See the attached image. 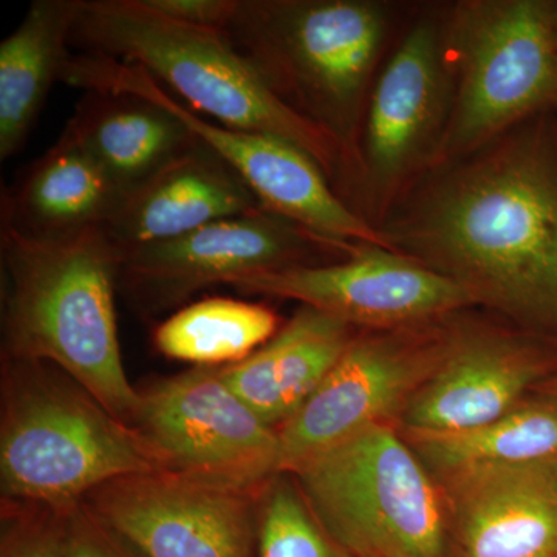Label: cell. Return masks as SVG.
I'll return each instance as SVG.
<instances>
[{
    "label": "cell",
    "instance_id": "obj_28",
    "mask_svg": "<svg viewBox=\"0 0 557 557\" xmlns=\"http://www.w3.org/2000/svg\"><path fill=\"white\" fill-rule=\"evenodd\" d=\"M548 394H552L553 397L557 398V373L555 375V380H552V383H549Z\"/></svg>",
    "mask_w": 557,
    "mask_h": 557
},
{
    "label": "cell",
    "instance_id": "obj_14",
    "mask_svg": "<svg viewBox=\"0 0 557 557\" xmlns=\"http://www.w3.org/2000/svg\"><path fill=\"white\" fill-rule=\"evenodd\" d=\"M542 343L547 341L500 333L450 339L403 410V428L461 432L504 417L557 369L555 354Z\"/></svg>",
    "mask_w": 557,
    "mask_h": 557
},
{
    "label": "cell",
    "instance_id": "obj_22",
    "mask_svg": "<svg viewBox=\"0 0 557 557\" xmlns=\"http://www.w3.org/2000/svg\"><path fill=\"white\" fill-rule=\"evenodd\" d=\"M410 448L435 479L480 469L557 461V398H527L485 426L461 432L406 431Z\"/></svg>",
    "mask_w": 557,
    "mask_h": 557
},
{
    "label": "cell",
    "instance_id": "obj_12",
    "mask_svg": "<svg viewBox=\"0 0 557 557\" xmlns=\"http://www.w3.org/2000/svg\"><path fill=\"white\" fill-rule=\"evenodd\" d=\"M231 287L248 295L298 300L351 327H403L475 304L453 278L373 245L355 248L338 262L255 274Z\"/></svg>",
    "mask_w": 557,
    "mask_h": 557
},
{
    "label": "cell",
    "instance_id": "obj_9",
    "mask_svg": "<svg viewBox=\"0 0 557 557\" xmlns=\"http://www.w3.org/2000/svg\"><path fill=\"white\" fill-rule=\"evenodd\" d=\"M132 429L163 471L239 487L281 474L276 429L234 394L222 368L196 366L138 388Z\"/></svg>",
    "mask_w": 557,
    "mask_h": 557
},
{
    "label": "cell",
    "instance_id": "obj_4",
    "mask_svg": "<svg viewBox=\"0 0 557 557\" xmlns=\"http://www.w3.org/2000/svg\"><path fill=\"white\" fill-rule=\"evenodd\" d=\"M163 471L152 450L64 370L2 358L0 494L65 508L110 480Z\"/></svg>",
    "mask_w": 557,
    "mask_h": 557
},
{
    "label": "cell",
    "instance_id": "obj_20",
    "mask_svg": "<svg viewBox=\"0 0 557 557\" xmlns=\"http://www.w3.org/2000/svg\"><path fill=\"white\" fill-rule=\"evenodd\" d=\"M65 127L124 196L200 145L171 110L115 91H86Z\"/></svg>",
    "mask_w": 557,
    "mask_h": 557
},
{
    "label": "cell",
    "instance_id": "obj_5",
    "mask_svg": "<svg viewBox=\"0 0 557 557\" xmlns=\"http://www.w3.org/2000/svg\"><path fill=\"white\" fill-rule=\"evenodd\" d=\"M223 35L274 95L354 159L366 87L384 39L359 0H236Z\"/></svg>",
    "mask_w": 557,
    "mask_h": 557
},
{
    "label": "cell",
    "instance_id": "obj_25",
    "mask_svg": "<svg viewBox=\"0 0 557 557\" xmlns=\"http://www.w3.org/2000/svg\"><path fill=\"white\" fill-rule=\"evenodd\" d=\"M0 557H65L61 509L2 498Z\"/></svg>",
    "mask_w": 557,
    "mask_h": 557
},
{
    "label": "cell",
    "instance_id": "obj_17",
    "mask_svg": "<svg viewBox=\"0 0 557 557\" xmlns=\"http://www.w3.org/2000/svg\"><path fill=\"white\" fill-rule=\"evenodd\" d=\"M437 33L418 25L376 83L366 124V168L373 183L391 185L426 148L445 104V70Z\"/></svg>",
    "mask_w": 557,
    "mask_h": 557
},
{
    "label": "cell",
    "instance_id": "obj_13",
    "mask_svg": "<svg viewBox=\"0 0 557 557\" xmlns=\"http://www.w3.org/2000/svg\"><path fill=\"white\" fill-rule=\"evenodd\" d=\"M445 344L357 336L317 391L277 429L281 472H292L344 440L401 417Z\"/></svg>",
    "mask_w": 557,
    "mask_h": 557
},
{
    "label": "cell",
    "instance_id": "obj_1",
    "mask_svg": "<svg viewBox=\"0 0 557 557\" xmlns=\"http://www.w3.org/2000/svg\"><path fill=\"white\" fill-rule=\"evenodd\" d=\"M519 126L432 182L387 240L557 344V135Z\"/></svg>",
    "mask_w": 557,
    "mask_h": 557
},
{
    "label": "cell",
    "instance_id": "obj_18",
    "mask_svg": "<svg viewBox=\"0 0 557 557\" xmlns=\"http://www.w3.org/2000/svg\"><path fill=\"white\" fill-rule=\"evenodd\" d=\"M123 190L65 127L46 153L3 189L0 225L32 239H61L104 228Z\"/></svg>",
    "mask_w": 557,
    "mask_h": 557
},
{
    "label": "cell",
    "instance_id": "obj_24",
    "mask_svg": "<svg viewBox=\"0 0 557 557\" xmlns=\"http://www.w3.org/2000/svg\"><path fill=\"white\" fill-rule=\"evenodd\" d=\"M256 557H355L311 511L293 475H274L260 496Z\"/></svg>",
    "mask_w": 557,
    "mask_h": 557
},
{
    "label": "cell",
    "instance_id": "obj_2",
    "mask_svg": "<svg viewBox=\"0 0 557 557\" xmlns=\"http://www.w3.org/2000/svg\"><path fill=\"white\" fill-rule=\"evenodd\" d=\"M120 258L102 228L32 239L0 225L2 358L58 366L132 429L138 388L121 357Z\"/></svg>",
    "mask_w": 557,
    "mask_h": 557
},
{
    "label": "cell",
    "instance_id": "obj_3",
    "mask_svg": "<svg viewBox=\"0 0 557 557\" xmlns=\"http://www.w3.org/2000/svg\"><path fill=\"white\" fill-rule=\"evenodd\" d=\"M72 47L145 69L188 108L222 126L298 146L332 185L350 168L338 143L278 100L223 32L178 24L143 0H84Z\"/></svg>",
    "mask_w": 557,
    "mask_h": 557
},
{
    "label": "cell",
    "instance_id": "obj_7",
    "mask_svg": "<svg viewBox=\"0 0 557 557\" xmlns=\"http://www.w3.org/2000/svg\"><path fill=\"white\" fill-rule=\"evenodd\" d=\"M61 83L84 91L137 95L163 106L244 180L263 208L336 244L392 249L383 231L370 225L341 199L309 153L273 135L212 123L177 100L145 69L97 54L76 53L65 64Z\"/></svg>",
    "mask_w": 557,
    "mask_h": 557
},
{
    "label": "cell",
    "instance_id": "obj_21",
    "mask_svg": "<svg viewBox=\"0 0 557 557\" xmlns=\"http://www.w3.org/2000/svg\"><path fill=\"white\" fill-rule=\"evenodd\" d=\"M84 0H35L0 44V160L16 156L67 64Z\"/></svg>",
    "mask_w": 557,
    "mask_h": 557
},
{
    "label": "cell",
    "instance_id": "obj_23",
    "mask_svg": "<svg viewBox=\"0 0 557 557\" xmlns=\"http://www.w3.org/2000/svg\"><path fill=\"white\" fill-rule=\"evenodd\" d=\"M270 307L233 298L189 304L153 330V346L166 358L194 368H225L244 361L278 332Z\"/></svg>",
    "mask_w": 557,
    "mask_h": 557
},
{
    "label": "cell",
    "instance_id": "obj_8",
    "mask_svg": "<svg viewBox=\"0 0 557 557\" xmlns=\"http://www.w3.org/2000/svg\"><path fill=\"white\" fill-rule=\"evenodd\" d=\"M460 81L440 152L467 156L557 98L556 3L468 5L456 28Z\"/></svg>",
    "mask_w": 557,
    "mask_h": 557
},
{
    "label": "cell",
    "instance_id": "obj_19",
    "mask_svg": "<svg viewBox=\"0 0 557 557\" xmlns=\"http://www.w3.org/2000/svg\"><path fill=\"white\" fill-rule=\"evenodd\" d=\"M347 322L302 306L244 361L222 368L225 383L270 428L295 416L355 338Z\"/></svg>",
    "mask_w": 557,
    "mask_h": 557
},
{
    "label": "cell",
    "instance_id": "obj_15",
    "mask_svg": "<svg viewBox=\"0 0 557 557\" xmlns=\"http://www.w3.org/2000/svg\"><path fill=\"white\" fill-rule=\"evenodd\" d=\"M461 557H557V461L438 480Z\"/></svg>",
    "mask_w": 557,
    "mask_h": 557
},
{
    "label": "cell",
    "instance_id": "obj_10",
    "mask_svg": "<svg viewBox=\"0 0 557 557\" xmlns=\"http://www.w3.org/2000/svg\"><path fill=\"white\" fill-rule=\"evenodd\" d=\"M346 247L310 233L262 208L175 239L121 251L119 292L145 317L182 309L212 285L293 267L322 265L321 256L350 255Z\"/></svg>",
    "mask_w": 557,
    "mask_h": 557
},
{
    "label": "cell",
    "instance_id": "obj_29",
    "mask_svg": "<svg viewBox=\"0 0 557 557\" xmlns=\"http://www.w3.org/2000/svg\"><path fill=\"white\" fill-rule=\"evenodd\" d=\"M556 30H557V5H556Z\"/></svg>",
    "mask_w": 557,
    "mask_h": 557
},
{
    "label": "cell",
    "instance_id": "obj_26",
    "mask_svg": "<svg viewBox=\"0 0 557 557\" xmlns=\"http://www.w3.org/2000/svg\"><path fill=\"white\" fill-rule=\"evenodd\" d=\"M65 557H143L86 500L61 508Z\"/></svg>",
    "mask_w": 557,
    "mask_h": 557
},
{
    "label": "cell",
    "instance_id": "obj_16",
    "mask_svg": "<svg viewBox=\"0 0 557 557\" xmlns=\"http://www.w3.org/2000/svg\"><path fill=\"white\" fill-rule=\"evenodd\" d=\"M262 205L214 150L196 149L124 196L104 233L121 251L185 236Z\"/></svg>",
    "mask_w": 557,
    "mask_h": 557
},
{
    "label": "cell",
    "instance_id": "obj_27",
    "mask_svg": "<svg viewBox=\"0 0 557 557\" xmlns=\"http://www.w3.org/2000/svg\"><path fill=\"white\" fill-rule=\"evenodd\" d=\"M168 20L189 27L223 32L233 16L236 0H143Z\"/></svg>",
    "mask_w": 557,
    "mask_h": 557
},
{
    "label": "cell",
    "instance_id": "obj_11",
    "mask_svg": "<svg viewBox=\"0 0 557 557\" xmlns=\"http://www.w3.org/2000/svg\"><path fill=\"white\" fill-rule=\"evenodd\" d=\"M265 485L138 472L110 480L84 500L143 557H256Z\"/></svg>",
    "mask_w": 557,
    "mask_h": 557
},
{
    "label": "cell",
    "instance_id": "obj_6",
    "mask_svg": "<svg viewBox=\"0 0 557 557\" xmlns=\"http://www.w3.org/2000/svg\"><path fill=\"white\" fill-rule=\"evenodd\" d=\"M293 475L321 525L355 557H446L448 502L391 424L344 440Z\"/></svg>",
    "mask_w": 557,
    "mask_h": 557
}]
</instances>
